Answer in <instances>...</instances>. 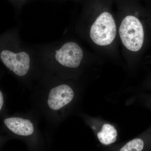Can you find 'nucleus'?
I'll list each match as a JSON object with an SVG mask.
<instances>
[{"mask_svg": "<svg viewBox=\"0 0 151 151\" xmlns=\"http://www.w3.org/2000/svg\"><path fill=\"white\" fill-rule=\"evenodd\" d=\"M83 57L82 49L73 42L64 44L56 50L55 57L58 62L65 67L76 68L80 63Z\"/></svg>", "mask_w": 151, "mask_h": 151, "instance_id": "f03ea898", "label": "nucleus"}, {"mask_svg": "<svg viewBox=\"0 0 151 151\" xmlns=\"http://www.w3.org/2000/svg\"><path fill=\"white\" fill-rule=\"evenodd\" d=\"M4 98H3L2 93L0 92V110H1L3 105H4Z\"/></svg>", "mask_w": 151, "mask_h": 151, "instance_id": "423d86ee", "label": "nucleus"}, {"mask_svg": "<svg viewBox=\"0 0 151 151\" xmlns=\"http://www.w3.org/2000/svg\"><path fill=\"white\" fill-rule=\"evenodd\" d=\"M4 123L11 132L19 136L27 137L34 132L32 123L27 119L17 117L7 118L5 119Z\"/></svg>", "mask_w": 151, "mask_h": 151, "instance_id": "20e7f679", "label": "nucleus"}, {"mask_svg": "<svg viewBox=\"0 0 151 151\" xmlns=\"http://www.w3.org/2000/svg\"><path fill=\"white\" fill-rule=\"evenodd\" d=\"M0 58L6 67L18 76H24L28 72L30 60L26 52L15 53L9 50H4L1 52Z\"/></svg>", "mask_w": 151, "mask_h": 151, "instance_id": "f257e3e1", "label": "nucleus"}, {"mask_svg": "<svg viewBox=\"0 0 151 151\" xmlns=\"http://www.w3.org/2000/svg\"><path fill=\"white\" fill-rule=\"evenodd\" d=\"M118 136L117 130L111 124H105L97 134L100 143L104 145H109L116 142Z\"/></svg>", "mask_w": 151, "mask_h": 151, "instance_id": "39448f33", "label": "nucleus"}, {"mask_svg": "<svg viewBox=\"0 0 151 151\" xmlns=\"http://www.w3.org/2000/svg\"><path fill=\"white\" fill-rule=\"evenodd\" d=\"M73 97L74 92L71 87L66 84H61L51 89L47 104L52 110L57 111L69 104Z\"/></svg>", "mask_w": 151, "mask_h": 151, "instance_id": "7ed1b4c3", "label": "nucleus"}]
</instances>
